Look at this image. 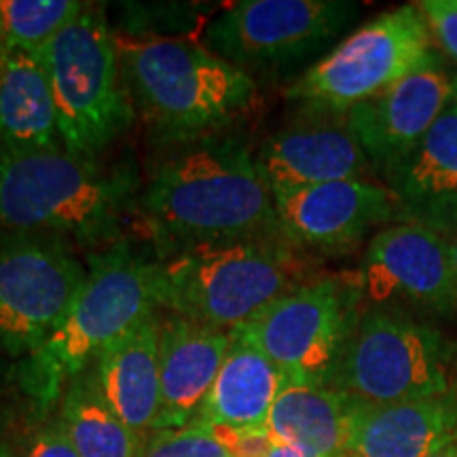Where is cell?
Returning <instances> with one entry per match:
<instances>
[{
  "instance_id": "7a4b0ae2",
  "label": "cell",
  "mask_w": 457,
  "mask_h": 457,
  "mask_svg": "<svg viewBox=\"0 0 457 457\" xmlns=\"http://www.w3.org/2000/svg\"><path fill=\"white\" fill-rule=\"evenodd\" d=\"M140 188L134 163L111 168L64 148L7 153L0 155V231L108 248L119 242Z\"/></svg>"
},
{
  "instance_id": "83f0119b",
  "label": "cell",
  "mask_w": 457,
  "mask_h": 457,
  "mask_svg": "<svg viewBox=\"0 0 457 457\" xmlns=\"http://www.w3.org/2000/svg\"><path fill=\"white\" fill-rule=\"evenodd\" d=\"M17 457H81L62 426L60 420L49 421L28 438L24 451Z\"/></svg>"
},
{
  "instance_id": "44dd1931",
  "label": "cell",
  "mask_w": 457,
  "mask_h": 457,
  "mask_svg": "<svg viewBox=\"0 0 457 457\" xmlns=\"http://www.w3.org/2000/svg\"><path fill=\"white\" fill-rule=\"evenodd\" d=\"M288 381L253 343L233 335L225 362L197 421L225 428H267L273 403Z\"/></svg>"
},
{
  "instance_id": "1f68e13d",
  "label": "cell",
  "mask_w": 457,
  "mask_h": 457,
  "mask_svg": "<svg viewBox=\"0 0 457 457\" xmlns=\"http://www.w3.org/2000/svg\"><path fill=\"white\" fill-rule=\"evenodd\" d=\"M0 457H17L13 447L7 441H3V438H0Z\"/></svg>"
},
{
  "instance_id": "603a6c76",
  "label": "cell",
  "mask_w": 457,
  "mask_h": 457,
  "mask_svg": "<svg viewBox=\"0 0 457 457\" xmlns=\"http://www.w3.org/2000/svg\"><path fill=\"white\" fill-rule=\"evenodd\" d=\"M57 420L81 457H142L146 443L108 404L96 367L68 381Z\"/></svg>"
},
{
  "instance_id": "e0dca14e",
  "label": "cell",
  "mask_w": 457,
  "mask_h": 457,
  "mask_svg": "<svg viewBox=\"0 0 457 457\" xmlns=\"http://www.w3.org/2000/svg\"><path fill=\"white\" fill-rule=\"evenodd\" d=\"M387 188L398 219L451 239L457 233V98L424 140L394 168Z\"/></svg>"
},
{
  "instance_id": "ac0fdd59",
  "label": "cell",
  "mask_w": 457,
  "mask_h": 457,
  "mask_svg": "<svg viewBox=\"0 0 457 457\" xmlns=\"http://www.w3.org/2000/svg\"><path fill=\"white\" fill-rule=\"evenodd\" d=\"M457 436V390L392 404L356 403L343 457H428Z\"/></svg>"
},
{
  "instance_id": "ffe728a7",
  "label": "cell",
  "mask_w": 457,
  "mask_h": 457,
  "mask_svg": "<svg viewBox=\"0 0 457 457\" xmlns=\"http://www.w3.org/2000/svg\"><path fill=\"white\" fill-rule=\"evenodd\" d=\"M62 148L41 49L0 47V155Z\"/></svg>"
},
{
  "instance_id": "5b68a950",
  "label": "cell",
  "mask_w": 457,
  "mask_h": 457,
  "mask_svg": "<svg viewBox=\"0 0 457 457\" xmlns=\"http://www.w3.org/2000/svg\"><path fill=\"white\" fill-rule=\"evenodd\" d=\"M157 310L153 261L121 239L102 248L89 259L87 282L71 312L21 364L26 394L49 411L68 381L94 367L119 337Z\"/></svg>"
},
{
  "instance_id": "4fadbf2b",
  "label": "cell",
  "mask_w": 457,
  "mask_h": 457,
  "mask_svg": "<svg viewBox=\"0 0 457 457\" xmlns=\"http://www.w3.org/2000/svg\"><path fill=\"white\" fill-rule=\"evenodd\" d=\"M279 231L296 250L339 254L356 248L370 228L398 219L390 188L370 180H337L271 193Z\"/></svg>"
},
{
  "instance_id": "4316f807",
  "label": "cell",
  "mask_w": 457,
  "mask_h": 457,
  "mask_svg": "<svg viewBox=\"0 0 457 457\" xmlns=\"http://www.w3.org/2000/svg\"><path fill=\"white\" fill-rule=\"evenodd\" d=\"M210 430L214 432V436L225 445L233 457H265L273 447L267 428H244V430H237V428L210 426Z\"/></svg>"
},
{
  "instance_id": "30bf717a",
  "label": "cell",
  "mask_w": 457,
  "mask_h": 457,
  "mask_svg": "<svg viewBox=\"0 0 457 457\" xmlns=\"http://www.w3.org/2000/svg\"><path fill=\"white\" fill-rule=\"evenodd\" d=\"M350 0H239L205 30V47L248 77H279L327 49L356 20Z\"/></svg>"
},
{
  "instance_id": "277c9868",
  "label": "cell",
  "mask_w": 457,
  "mask_h": 457,
  "mask_svg": "<svg viewBox=\"0 0 457 457\" xmlns=\"http://www.w3.org/2000/svg\"><path fill=\"white\" fill-rule=\"evenodd\" d=\"M134 111L159 145L228 131L256 102V81L205 45L176 37L119 41Z\"/></svg>"
},
{
  "instance_id": "cb8c5ba5",
  "label": "cell",
  "mask_w": 457,
  "mask_h": 457,
  "mask_svg": "<svg viewBox=\"0 0 457 457\" xmlns=\"http://www.w3.org/2000/svg\"><path fill=\"white\" fill-rule=\"evenodd\" d=\"M83 9L77 0H0V47L43 49Z\"/></svg>"
},
{
  "instance_id": "7402d4cb",
  "label": "cell",
  "mask_w": 457,
  "mask_h": 457,
  "mask_svg": "<svg viewBox=\"0 0 457 457\" xmlns=\"http://www.w3.org/2000/svg\"><path fill=\"white\" fill-rule=\"evenodd\" d=\"M356 400L333 387L286 381L267 417L273 445H295L320 455L343 457Z\"/></svg>"
},
{
  "instance_id": "4dcf8cb0",
  "label": "cell",
  "mask_w": 457,
  "mask_h": 457,
  "mask_svg": "<svg viewBox=\"0 0 457 457\" xmlns=\"http://www.w3.org/2000/svg\"><path fill=\"white\" fill-rule=\"evenodd\" d=\"M449 248H451V261H453V271L457 279V233L449 239Z\"/></svg>"
},
{
  "instance_id": "8fae6325",
  "label": "cell",
  "mask_w": 457,
  "mask_h": 457,
  "mask_svg": "<svg viewBox=\"0 0 457 457\" xmlns=\"http://www.w3.org/2000/svg\"><path fill=\"white\" fill-rule=\"evenodd\" d=\"M87 267L55 236L0 231V352L26 358L43 345L81 295Z\"/></svg>"
},
{
  "instance_id": "f1b7e54d",
  "label": "cell",
  "mask_w": 457,
  "mask_h": 457,
  "mask_svg": "<svg viewBox=\"0 0 457 457\" xmlns=\"http://www.w3.org/2000/svg\"><path fill=\"white\" fill-rule=\"evenodd\" d=\"M265 457H330V455H320L313 453V451L295 447V445H273L270 453Z\"/></svg>"
},
{
  "instance_id": "6da1fadb",
  "label": "cell",
  "mask_w": 457,
  "mask_h": 457,
  "mask_svg": "<svg viewBox=\"0 0 457 457\" xmlns=\"http://www.w3.org/2000/svg\"><path fill=\"white\" fill-rule=\"evenodd\" d=\"M136 212L157 253L205 242L284 237L254 151L231 129L162 145Z\"/></svg>"
},
{
  "instance_id": "d6986e66",
  "label": "cell",
  "mask_w": 457,
  "mask_h": 457,
  "mask_svg": "<svg viewBox=\"0 0 457 457\" xmlns=\"http://www.w3.org/2000/svg\"><path fill=\"white\" fill-rule=\"evenodd\" d=\"M102 394L136 436L157 432L159 400V310L119 337L94 364Z\"/></svg>"
},
{
  "instance_id": "d4e9b609",
  "label": "cell",
  "mask_w": 457,
  "mask_h": 457,
  "mask_svg": "<svg viewBox=\"0 0 457 457\" xmlns=\"http://www.w3.org/2000/svg\"><path fill=\"white\" fill-rule=\"evenodd\" d=\"M142 457H233L208 424L191 421L174 430H159L148 438Z\"/></svg>"
},
{
  "instance_id": "7c38bea8",
  "label": "cell",
  "mask_w": 457,
  "mask_h": 457,
  "mask_svg": "<svg viewBox=\"0 0 457 457\" xmlns=\"http://www.w3.org/2000/svg\"><path fill=\"white\" fill-rule=\"evenodd\" d=\"M358 279L364 299L377 307L407 305L438 316L457 313L449 239L426 227L398 222L375 233Z\"/></svg>"
},
{
  "instance_id": "9c48e42d",
  "label": "cell",
  "mask_w": 457,
  "mask_h": 457,
  "mask_svg": "<svg viewBox=\"0 0 457 457\" xmlns=\"http://www.w3.org/2000/svg\"><path fill=\"white\" fill-rule=\"evenodd\" d=\"M432 55L436 51L426 17L417 4H404L373 17L320 57L286 89V98L307 111L350 112Z\"/></svg>"
},
{
  "instance_id": "2e32d148",
  "label": "cell",
  "mask_w": 457,
  "mask_h": 457,
  "mask_svg": "<svg viewBox=\"0 0 457 457\" xmlns=\"http://www.w3.org/2000/svg\"><path fill=\"white\" fill-rule=\"evenodd\" d=\"M233 333L176 313H159V430L188 426L202 413Z\"/></svg>"
},
{
  "instance_id": "f546056e",
  "label": "cell",
  "mask_w": 457,
  "mask_h": 457,
  "mask_svg": "<svg viewBox=\"0 0 457 457\" xmlns=\"http://www.w3.org/2000/svg\"><path fill=\"white\" fill-rule=\"evenodd\" d=\"M428 457H457V436L451 438L449 443H445L443 447H438L434 453H430Z\"/></svg>"
},
{
  "instance_id": "9a60e30c",
  "label": "cell",
  "mask_w": 457,
  "mask_h": 457,
  "mask_svg": "<svg viewBox=\"0 0 457 457\" xmlns=\"http://www.w3.org/2000/svg\"><path fill=\"white\" fill-rule=\"evenodd\" d=\"M455 79L438 55H432L409 77L347 112L373 170L387 176L424 140L455 100Z\"/></svg>"
},
{
  "instance_id": "8992f818",
  "label": "cell",
  "mask_w": 457,
  "mask_h": 457,
  "mask_svg": "<svg viewBox=\"0 0 457 457\" xmlns=\"http://www.w3.org/2000/svg\"><path fill=\"white\" fill-rule=\"evenodd\" d=\"M41 55L54 91L62 148L98 159L131 128L136 112L104 4L85 3Z\"/></svg>"
},
{
  "instance_id": "ba28073f",
  "label": "cell",
  "mask_w": 457,
  "mask_h": 457,
  "mask_svg": "<svg viewBox=\"0 0 457 457\" xmlns=\"http://www.w3.org/2000/svg\"><path fill=\"white\" fill-rule=\"evenodd\" d=\"M360 279L328 276L279 296L233 330L265 353L288 381L333 387L362 316Z\"/></svg>"
},
{
  "instance_id": "d6a6232c",
  "label": "cell",
  "mask_w": 457,
  "mask_h": 457,
  "mask_svg": "<svg viewBox=\"0 0 457 457\" xmlns=\"http://www.w3.org/2000/svg\"><path fill=\"white\" fill-rule=\"evenodd\" d=\"M455 98H457V79H455Z\"/></svg>"
},
{
  "instance_id": "3957f363",
  "label": "cell",
  "mask_w": 457,
  "mask_h": 457,
  "mask_svg": "<svg viewBox=\"0 0 457 457\" xmlns=\"http://www.w3.org/2000/svg\"><path fill=\"white\" fill-rule=\"evenodd\" d=\"M310 276V262L284 237L193 244L153 259L159 310L228 333Z\"/></svg>"
},
{
  "instance_id": "5bb4252c",
  "label": "cell",
  "mask_w": 457,
  "mask_h": 457,
  "mask_svg": "<svg viewBox=\"0 0 457 457\" xmlns=\"http://www.w3.org/2000/svg\"><path fill=\"white\" fill-rule=\"evenodd\" d=\"M254 162L271 193L337 180H362L373 170L347 112L307 108H299L295 121L262 140L254 151Z\"/></svg>"
},
{
  "instance_id": "484cf974",
  "label": "cell",
  "mask_w": 457,
  "mask_h": 457,
  "mask_svg": "<svg viewBox=\"0 0 457 457\" xmlns=\"http://www.w3.org/2000/svg\"><path fill=\"white\" fill-rule=\"evenodd\" d=\"M415 4L426 17L434 45L457 64V0H421Z\"/></svg>"
},
{
  "instance_id": "52a82bcc",
  "label": "cell",
  "mask_w": 457,
  "mask_h": 457,
  "mask_svg": "<svg viewBox=\"0 0 457 457\" xmlns=\"http://www.w3.org/2000/svg\"><path fill=\"white\" fill-rule=\"evenodd\" d=\"M455 345L447 335L400 307H369L360 316L333 390L362 404L411 403L453 390Z\"/></svg>"
}]
</instances>
